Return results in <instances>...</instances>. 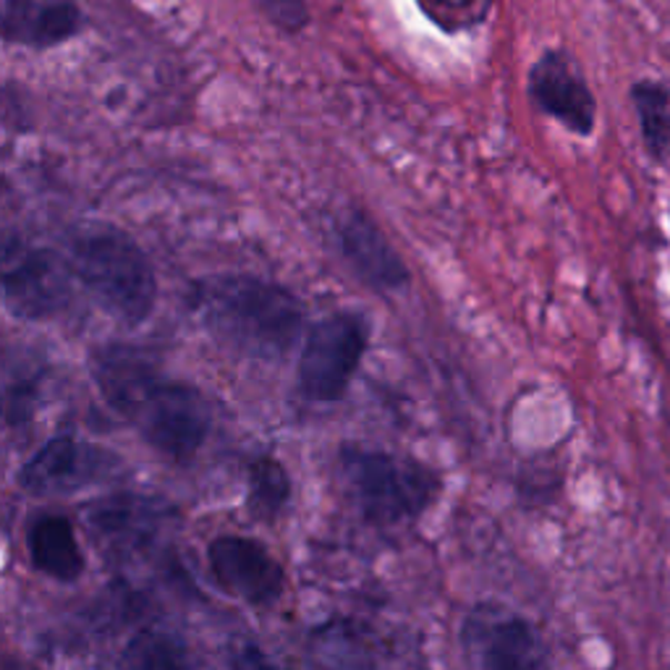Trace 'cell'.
Returning a JSON list of instances; mask_svg holds the SVG:
<instances>
[{"label":"cell","instance_id":"obj_1","mask_svg":"<svg viewBox=\"0 0 670 670\" xmlns=\"http://www.w3.org/2000/svg\"><path fill=\"white\" fill-rule=\"evenodd\" d=\"M92 380L110 409L158 453L189 463L202 451L212 430L210 401L191 382L166 378L147 353L102 346L92 353Z\"/></svg>","mask_w":670,"mask_h":670},{"label":"cell","instance_id":"obj_2","mask_svg":"<svg viewBox=\"0 0 670 670\" xmlns=\"http://www.w3.org/2000/svg\"><path fill=\"white\" fill-rule=\"evenodd\" d=\"M202 326L226 351L281 362L304 338V304L297 293L257 276L223 272L197 283Z\"/></svg>","mask_w":670,"mask_h":670},{"label":"cell","instance_id":"obj_3","mask_svg":"<svg viewBox=\"0 0 670 670\" xmlns=\"http://www.w3.org/2000/svg\"><path fill=\"white\" fill-rule=\"evenodd\" d=\"M69 262L82 289L116 322L139 328L150 320L158 304V276L129 231L87 220L71 233Z\"/></svg>","mask_w":670,"mask_h":670},{"label":"cell","instance_id":"obj_4","mask_svg":"<svg viewBox=\"0 0 670 670\" xmlns=\"http://www.w3.org/2000/svg\"><path fill=\"white\" fill-rule=\"evenodd\" d=\"M338 471L357 511L380 527L419 519L440 492V477L430 467L380 448L343 443Z\"/></svg>","mask_w":670,"mask_h":670},{"label":"cell","instance_id":"obj_5","mask_svg":"<svg viewBox=\"0 0 670 670\" xmlns=\"http://www.w3.org/2000/svg\"><path fill=\"white\" fill-rule=\"evenodd\" d=\"M370 328L359 312L328 314L307 330L299 353V390L314 403H336L362 364Z\"/></svg>","mask_w":670,"mask_h":670},{"label":"cell","instance_id":"obj_6","mask_svg":"<svg viewBox=\"0 0 670 670\" xmlns=\"http://www.w3.org/2000/svg\"><path fill=\"white\" fill-rule=\"evenodd\" d=\"M73 270L69 257L29 244L17 233L3 239V304L13 318L53 320L69 307Z\"/></svg>","mask_w":670,"mask_h":670},{"label":"cell","instance_id":"obj_7","mask_svg":"<svg viewBox=\"0 0 670 670\" xmlns=\"http://www.w3.org/2000/svg\"><path fill=\"white\" fill-rule=\"evenodd\" d=\"M121 469V456L90 440L53 436L19 469V488L32 498H66L108 482Z\"/></svg>","mask_w":670,"mask_h":670},{"label":"cell","instance_id":"obj_8","mask_svg":"<svg viewBox=\"0 0 670 670\" xmlns=\"http://www.w3.org/2000/svg\"><path fill=\"white\" fill-rule=\"evenodd\" d=\"M461 650L471 666L490 670L544 668L550 662L540 631L527 618L490 602L463 616Z\"/></svg>","mask_w":670,"mask_h":670},{"label":"cell","instance_id":"obj_9","mask_svg":"<svg viewBox=\"0 0 670 670\" xmlns=\"http://www.w3.org/2000/svg\"><path fill=\"white\" fill-rule=\"evenodd\" d=\"M208 566L220 592L252 608H270L286 589L283 566L254 537L220 534L210 540Z\"/></svg>","mask_w":670,"mask_h":670},{"label":"cell","instance_id":"obj_10","mask_svg":"<svg viewBox=\"0 0 670 670\" xmlns=\"http://www.w3.org/2000/svg\"><path fill=\"white\" fill-rule=\"evenodd\" d=\"M168 521V508L137 492H113L94 500L84 511V524L102 558H134L158 540Z\"/></svg>","mask_w":670,"mask_h":670},{"label":"cell","instance_id":"obj_11","mask_svg":"<svg viewBox=\"0 0 670 670\" xmlns=\"http://www.w3.org/2000/svg\"><path fill=\"white\" fill-rule=\"evenodd\" d=\"M529 98L544 116L556 118L579 137H589L598 121V102L581 77L579 66L566 50H544L527 79Z\"/></svg>","mask_w":670,"mask_h":670},{"label":"cell","instance_id":"obj_12","mask_svg":"<svg viewBox=\"0 0 670 670\" xmlns=\"http://www.w3.org/2000/svg\"><path fill=\"white\" fill-rule=\"evenodd\" d=\"M338 244L343 260L374 291L396 293L411 281V272L396 252L380 226L364 210H351L338 226Z\"/></svg>","mask_w":670,"mask_h":670},{"label":"cell","instance_id":"obj_13","mask_svg":"<svg viewBox=\"0 0 670 670\" xmlns=\"http://www.w3.org/2000/svg\"><path fill=\"white\" fill-rule=\"evenodd\" d=\"M79 0H3L0 32L9 46L50 50L82 32Z\"/></svg>","mask_w":670,"mask_h":670},{"label":"cell","instance_id":"obj_14","mask_svg":"<svg viewBox=\"0 0 670 670\" xmlns=\"http://www.w3.org/2000/svg\"><path fill=\"white\" fill-rule=\"evenodd\" d=\"M27 553L29 561L42 577L73 584L82 579L87 558L79 544L77 529L63 513H40L27 527Z\"/></svg>","mask_w":670,"mask_h":670},{"label":"cell","instance_id":"obj_15","mask_svg":"<svg viewBox=\"0 0 670 670\" xmlns=\"http://www.w3.org/2000/svg\"><path fill=\"white\" fill-rule=\"evenodd\" d=\"M291 500V477L286 467L272 456H260L249 463L247 508L254 519L272 521Z\"/></svg>","mask_w":670,"mask_h":670},{"label":"cell","instance_id":"obj_16","mask_svg":"<svg viewBox=\"0 0 670 670\" xmlns=\"http://www.w3.org/2000/svg\"><path fill=\"white\" fill-rule=\"evenodd\" d=\"M631 98H634L647 152L660 160L670 147V92L660 82L644 79L634 84Z\"/></svg>","mask_w":670,"mask_h":670},{"label":"cell","instance_id":"obj_17","mask_svg":"<svg viewBox=\"0 0 670 670\" xmlns=\"http://www.w3.org/2000/svg\"><path fill=\"white\" fill-rule=\"evenodd\" d=\"M422 17L443 34H463L482 27L490 17L492 0H414Z\"/></svg>","mask_w":670,"mask_h":670},{"label":"cell","instance_id":"obj_18","mask_svg":"<svg viewBox=\"0 0 670 670\" xmlns=\"http://www.w3.org/2000/svg\"><path fill=\"white\" fill-rule=\"evenodd\" d=\"M129 666L139 668H168L187 666V647L173 634H160V631H142L127 650Z\"/></svg>","mask_w":670,"mask_h":670},{"label":"cell","instance_id":"obj_19","mask_svg":"<svg viewBox=\"0 0 670 670\" xmlns=\"http://www.w3.org/2000/svg\"><path fill=\"white\" fill-rule=\"evenodd\" d=\"M254 3L286 34H299L312 21L307 0H254Z\"/></svg>","mask_w":670,"mask_h":670}]
</instances>
